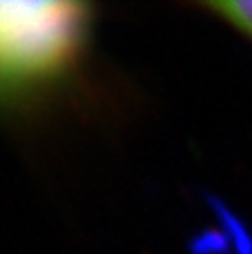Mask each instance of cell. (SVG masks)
I'll return each instance as SVG.
<instances>
[{
	"mask_svg": "<svg viewBox=\"0 0 252 254\" xmlns=\"http://www.w3.org/2000/svg\"><path fill=\"white\" fill-rule=\"evenodd\" d=\"M96 7L0 0V123L31 125L85 83Z\"/></svg>",
	"mask_w": 252,
	"mask_h": 254,
	"instance_id": "6da1fadb",
	"label": "cell"
},
{
	"mask_svg": "<svg viewBox=\"0 0 252 254\" xmlns=\"http://www.w3.org/2000/svg\"><path fill=\"white\" fill-rule=\"evenodd\" d=\"M192 7L217 16L252 43V0H201L192 2Z\"/></svg>",
	"mask_w": 252,
	"mask_h": 254,
	"instance_id": "7a4b0ae2",
	"label": "cell"
}]
</instances>
